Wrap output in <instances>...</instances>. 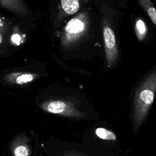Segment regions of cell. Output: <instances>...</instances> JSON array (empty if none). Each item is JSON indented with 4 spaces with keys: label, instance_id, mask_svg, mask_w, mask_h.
I'll return each instance as SVG.
<instances>
[{
    "label": "cell",
    "instance_id": "obj_1",
    "mask_svg": "<svg viewBox=\"0 0 156 156\" xmlns=\"http://www.w3.org/2000/svg\"><path fill=\"white\" fill-rule=\"evenodd\" d=\"M156 95V65L133 85L131 93L130 119L134 135L146 122Z\"/></svg>",
    "mask_w": 156,
    "mask_h": 156
},
{
    "label": "cell",
    "instance_id": "obj_2",
    "mask_svg": "<svg viewBox=\"0 0 156 156\" xmlns=\"http://www.w3.org/2000/svg\"><path fill=\"white\" fill-rule=\"evenodd\" d=\"M118 10L115 2L104 5L102 17V35L107 66L115 68L121 60L118 33Z\"/></svg>",
    "mask_w": 156,
    "mask_h": 156
},
{
    "label": "cell",
    "instance_id": "obj_3",
    "mask_svg": "<svg viewBox=\"0 0 156 156\" xmlns=\"http://www.w3.org/2000/svg\"><path fill=\"white\" fill-rule=\"evenodd\" d=\"M43 110L53 114L67 116H80L81 113L70 102L60 100L46 102L41 105Z\"/></svg>",
    "mask_w": 156,
    "mask_h": 156
},
{
    "label": "cell",
    "instance_id": "obj_4",
    "mask_svg": "<svg viewBox=\"0 0 156 156\" xmlns=\"http://www.w3.org/2000/svg\"><path fill=\"white\" fill-rule=\"evenodd\" d=\"M134 29L138 40L140 42H144L147 38L148 29L145 21L142 18L139 17L135 20Z\"/></svg>",
    "mask_w": 156,
    "mask_h": 156
},
{
    "label": "cell",
    "instance_id": "obj_5",
    "mask_svg": "<svg viewBox=\"0 0 156 156\" xmlns=\"http://www.w3.org/2000/svg\"><path fill=\"white\" fill-rule=\"evenodd\" d=\"M137 2L156 26V8L153 2L149 0H139Z\"/></svg>",
    "mask_w": 156,
    "mask_h": 156
},
{
    "label": "cell",
    "instance_id": "obj_6",
    "mask_svg": "<svg viewBox=\"0 0 156 156\" xmlns=\"http://www.w3.org/2000/svg\"><path fill=\"white\" fill-rule=\"evenodd\" d=\"M0 6L16 13L22 12L24 10L23 2L17 0H1Z\"/></svg>",
    "mask_w": 156,
    "mask_h": 156
},
{
    "label": "cell",
    "instance_id": "obj_7",
    "mask_svg": "<svg viewBox=\"0 0 156 156\" xmlns=\"http://www.w3.org/2000/svg\"><path fill=\"white\" fill-rule=\"evenodd\" d=\"M84 27V24L81 20L77 18H74L68 23L65 30L68 34H78L83 30Z\"/></svg>",
    "mask_w": 156,
    "mask_h": 156
},
{
    "label": "cell",
    "instance_id": "obj_8",
    "mask_svg": "<svg viewBox=\"0 0 156 156\" xmlns=\"http://www.w3.org/2000/svg\"><path fill=\"white\" fill-rule=\"evenodd\" d=\"M60 3L63 10L69 15L76 13L80 6L77 0H62Z\"/></svg>",
    "mask_w": 156,
    "mask_h": 156
},
{
    "label": "cell",
    "instance_id": "obj_9",
    "mask_svg": "<svg viewBox=\"0 0 156 156\" xmlns=\"http://www.w3.org/2000/svg\"><path fill=\"white\" fill-rule=\"evenodd\" d=\"M96 134L102 140L108 141H116L117 140V136L113 132L105 128H98L96 130Z\"/></svg>",
    "mask_w": 156,
    "mask_h": 156
},
{
    "label": "cell",
    "instance_id": "obj_10",
    "mask_svg": "<svg viewBox=\"0 0 156 156\" xmlns=\"http://www.w3.org/2000/svg\"><path fill=\"white\" fill-rule=\"evenodd\" d=\"M34 79V76L32 74H22L16 77L15 82L18 84H24L32 81Z\"/></svg>",
    "mask_w": 156,
    "mask_h": 156
},
{
    "label": "cell",
    "instance_id": "obj_11",
    "mask_svg": "<svg viewBox=\"0 0 156 156\" xmlns=\"http://www.w3.org/2000/svg\"><path fill=\"white\" fill-rule=\"evenodd\" d=\"M15 156H28V150L24 146H18L15 150Z\"/></svg>",
    "mask_w": 156,
    "mask_h": 156
},
{
    "label": "cell",
    "instance_id": "obj_12",
    "mask_svg": "<svg viewBox=\"0 0 156 156\" xmlns=\"http://www.w3.org/2000/svg\"><path fill=\"white\" fill-rule=\"evenodd\" d=\"M12 40L13 43L17 44H19L20 43V41L21 40V37L20 36L18 35V34H14L12 37Z\"/></svg>",
    "mask_w": 156,
    "mask_h": 156
},
{
    "label": "cell",
    "instance_id": "obj_13",
    "mask_svg": "<svg viewBox=\"0 0 156 156\" xmlns=\"http://www.w3.org/2000/svg\"><path fill=\"white\" fill-rule=\"evenodd\" d=\"M2 38L1 34H0V43H1V41H2Z\"/></svg>",
    "mask_w": 156,
    "mask_h": 156
}]
</instances>
